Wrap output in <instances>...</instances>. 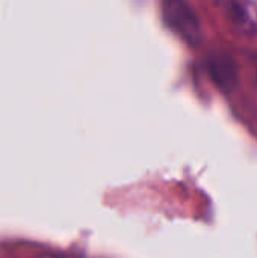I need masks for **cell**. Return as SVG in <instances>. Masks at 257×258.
Wrapping results in <instances>:
<instances>
[{
  "label": "cell",
  "mask_w": 257,
  "mask_h": 258,
  "mask_svg": "<svg viewBox=\"0 0 257 258\" xmlns=\"http://www.w3.org/2000/svg\"><path fill=\"white\" fill-rule=\"evenodd\" d=\"M164 20L168 27L189 44H198L201 41V26L185 0H164L162 3Z\"/></svg>",
  "instance_id": "obj_1"
},
{
  "label": "cell",
  "mask_w": 257,
  "mask_h": 258,
  "mask_svg": "<svg viewBox=\"0 0 257 258\" xmlns=\"http://www.w3.org/2000/svg\"><path fill=\"white\" fill-rule=\"evenodd\" d=\"M229 20L244 32L257 30V8L250 0H220Z\"/></svg>",
  "instance_id": "obj_2"
}]
</instances>
